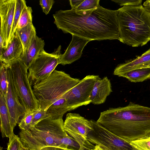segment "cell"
<instances>
[{
    "mask_svg": "<svg viewBox=\"0 0 150 150\" xmlns=\"http://www.w3.org/2000/svg\"><path fill=\"white\" fill-rule=\"evenodd\" d=\"M118 10L99 6L95 9L60 10L53 15L54 23L64 33L90 40H118Z\"/></svg>",
    "mask_w": 150,
    "mask_h": 150,
    "instance_id": "cell-1",
    "label": "cell"
},
{
    "mask_svg": "<svg viewBox=\"0 0 150 150\" xmlns=\"http://www.w3.org/2000/svg\"><path fill=\"white\" fill-rule=\"evenodd\" d=\"M97 122L129 143L150 134V108L130 102L100 113Z\"/></svg>",
    "mask_w": 150,
    "mask_h": 150,
    "instance_id": "cell-2",
    "label": "cell"
},
{
    "mask_svg": "<svg viewBox=\"0 0 150 150\" xmlns=\"http://www.w3.org/2000/svg\"><path fill=\"white\" fill-rule=\"evenodd\" d=\"M62 118L44 119L27 130H21L20 138L30 150L56 147L66 150H80V146L64 130Z\"/></svg>",
    "mask_w": 150,
    "mask_h": 150,
    "instance_id": "cell-3",
    "label": "cell"
},
{
    "mask_svg": "<svg viewBox=\"0 0 150 150\" xmlns=\"http://www.w3.org/2000/svg\"><path fill=\"white\" fill-rule=\"evenodd\" d=\"M119 40L132 47L150 41V12L142 5L124 6L117 10Z\"/></svg>",
    "mask_w": 150,
    "mask_h": 150,
    "instance_id": "cell-4",
    "label": "cell"
},
{
    "mask_svg": "<svg viewBox=\"0 0 150 150\" xmlns=\"http://www.w3.org/2000/svg\"><path fill=\"white\" fill-rule=\"evenodd\" d=\"M64 71L54 70L46 79L33 86V93L41 110L47 108L80 81Z\"/></svg>",
    "mask_w": 150,
    "mask_h": 150,
    "instance_id": "cell-5",
    "label": "cell"
},
{
    "mask_svg": "<svg viewBox=\"0 0 150 150\" xmlns=\"http://www.w3.org/2000/svg\"><path fill=\"white\" fill-rule=\"evenodd\" d=\"M11 73L13 85L21 104L26 111H35L39 108L28 76V68L19 59L8 64Z\"/></svg>",
    "mask_w": 150,
    "mask_h": 150,
    "instance_id": "cell-6",
    "label": "cell"
},
{
    "mask_svg": "<svg viewBox=\"0 0 150 150\" xmlns=\"http://www.w3.org/2000/svg\"><path fill=\"white\" fill-rule=\"evenodd\" d=\"M61 48L60 45L51 53H48L44 50L33 61L28 68V73L31 86L47 78L55 70L59 64Z\"/></svg>",
    "mask_w": 150,
    "mask_h": 150,
    "instance_id": "cell-7",
    "label": "cell"
},
{
    "mask_svg": "<svg viewBox=\"0 0 150 150\" xmlns=\"http://www.w3.org/2000/svg\"><path fill=\"white\" fill-rule=\"evenodd\" d=\"M64 128L67 134L80 146V150H92L95 145L87 139V136L92 129L90 120L76 113H68L63 123Z\"/></svg>",
    "mask_w": 150,
    "mask_h": 150,
    "instance_id": "cell-8",
    "label": "cell"
},
{
    "mask_svg": "<svg viewBox=\"0 0 150 150\" xmlns=\"http://www.w3.org/2000/svg\"><path fill=\"white\" fill-rule=\"evenodd\" d=\"M92 129L88 133V141L109 150H136L130 143L108 131L94 120H90Z\"/></svg>",
    "mask_w": 150,
    "mask_h": 150,
    "instance_id": "cell-9",
    "label": "cell"
},
{
    "mask_svg": "<svg viewBox=\"0 0 150 150\" xmlns=\"http://www.w3.org/2000/svg\"><path fill=\"white\" fill-rule=\"evenodd\" d=\"M100 78L98 75H87L62 96L67 100L69 111L91 103L92 91L96 81Z\"/></svg>",
    "mask_w": 150,
    "mask_h": 150,
    "instance_id": "cell-10",
    "label": "cell"
},
{
    "mask_svg": "<svg viewBox=\"0 0 150 150\" xmlns=\"http://www.w3.org/2000/svg\"><path fill=\"white\" fill-rule=\"evenodd\" d=\"M16 0H0V34L6 49L11 39Z\"/></svg>",
    "mask_w": 150,
    "mask_h": 150,
    "instance_id": "cell-11",
    "label": "cell"
},
{
    "mask_svg": "<svg viewBox=\"0 0 150 150\" xmlns=\"http://www.w3.org/2000/svg\"><path fill=\"white\" fill-rule=\"evenodd\" d=\"M8 90L6 95L5 98L10 117L12 127L13 129L19 122L20 118L25 112L26 110L21 103L16 93L11 71L8 66Z\"/></svg>",
    "mask_w": 150,
    "mask_h": 150,
    "instance_id": "cell-12",
    "label": "cell"
},
{
    "mask_svg": "<svg viewBox=\"0 0 150 150\" xmlns=\"http://www.w3.org/2000/svg\"><path fill=\"white\" fill-rule=\"evenodd\" d=\"M72 39L65 52L60 55L59 64H70L81 57L82 51L90 40L72 35Z\"/></svg>",
    "mask_w": 150,
    "mask_h": 150,
    "instance_id": "cell-13",
    "label": "cell"
},
{
    "mask_svg": "<svg viewBox=\"0 0 150 150\" xmlns=\"http://www.w3.org/2000/svg\"><path fill=\"white\" fill-rule=\"evenodd\" d=\"M112 92L111 84L108 77L100 78L96 81L92 91L91 103L94 105L104 103Z\"/></svg>",
    "mask_w": 150,
    "mask_h": 150,
    "instance_id": "cell-14",
    "label": "cell"
},
{
    "mask_svg": "<svg viewBox=\"0 0 150 150\" xmlns=\"http://www.w3.org/2000/svg\"><path fill=\"white\" fill-rule=\"evenodd\" d=\"M23 52L21 40L15 33L13 38L8 44L6 49L0 52V61L6 64L20 59Z\"/></svg>",
    "mask_w": 150,
    "mask_h": 150,
    "instance_id": "cell-15",
    "label": "cell"
},
{
    "mask_svg": "<svg viewBox=\"0 0 150 150\" xmlns=\"http://www.w3.org/2000/svg\"><path fill=\"white\" fill-rule=\"evenodd\" d=\"M150 63V48L135 59L118 65L115 69L113 74L119 76L121 74L130 70L142 68Z\"/></svg>",
    "mask_w": 150,
    "mask_h": 150,
    "instance_id": "cell-16",
    "label": "cell"
},
{
    "mask_svg": "<svg viewBox=\"0 0 150 150\" xmlns=\"http://www.w3.org/2000/svg\"><path fill=\"white\" fill-rule=\"evenodd\" d=\"M45 45L44 40L36 35L31 40L27 50L22 54L19 59L28 68L41 52L44 50Z\"/></svg>",
    "mask_w": 150,
    "mask_h": 150,
    "instance_id": "cell-17",
    "label": "cell"
},
{
    "mask_svg": "<svg viewBox=\"0 0 150 150\" xmlns=\"http://www.w3.org/2000/svg\"><path fill=\"white\" fill-rule=\"evenodd\" d=\"M0 128L3 137L11 139L14 134L4 96L0 93Z\"/></svg>",
    "mask_w": 150,
    "mask_h": 150,
    "instance_id": "cell-18",
    "label": "cell"
},
{
    "mask_svg": "<svg viewBox=\"0 0 150 150\" xmlns=\"http://www.w3.org/2000/svg\"><path fill=\"white\" fill-rule=\"evenodd\" d=\"M69 111L67 100L62 97L51 105L47 109L46 114L47 118L59 119Z\"/></svg>",
    "mask_w": 150,
    "mask_h": 150,
    "instance_id": "cell-19",
    "label": "cell"
},
{
    "mask_svg": "<svg viewBox=\"0 0 150 150\" xmlns=\"http://www.w3.org/2000/svg\"><path fill=\"white\" fill-rule=\"evenodd\" d=\"M15 33L21 42L24 53L28 48L30 42L36 35V29L32 23L21 28H17Z\"/></svg>",
    "mask_w": 150,
    "mask_h": 150,
    "instance_id": "cell-20",
    "label": "cell"
},
{
    "mask_svg": "<svg viewBox=\"0 0 150 150\" xmlns=\"http://www.w3.org/2000/svg\"><path fill=\"white\" fill-rule=\"evenodd\" d=\"M119 76L126 78L132 82H142L150 78V68L132 70L121 74Z\"/></svg>",
    "mask_w": 150,
    "mask_h": 150,
    "instance_id": "cell-21",
    "label": "cell"
},
{
    "mask_svg": "<svg viewBox=\"0 0 150 150\" xmlns=\"http://www.w3.org/2000/svg\"><path fill=\"white\" fill-rule=\"evenodd\" d=\"M0 93L5 97L7 94L8 86V64L0 61Z\"/></svg>",
    "mask_w": 150,
    "mask_h": 150,
    "instance_id": "cell-22",
    "label": "cell"
},
{
    "mask_svg": "<svg viewBox=\"0 0 150 150\" xmlns=\"http://www.w3.org/2000/svg\"><path fill=\"white\" fill-rule=\"evenodd\" d=\"M32 13L31 7L26 6L24 8L19 19L17 28H23L32 23Z\"/></svg>",
    "mask_w": 150,
    "mask_h": 150,
    "instance_id": "cell-23",
    "label": "cell"
},
{
    "mask_svg": "<svg viewBox=\"0 0 150 150\" xmlns=\"http://www.w3.org/2000/svg\"><path fill=\"white\" fill-rule=\"evenodd\" d=\"M26 6V1H25L24 0H16V10L12 30L11 40L13 38L15 33L18 22L21 12L24 8Z\"/></svg>",
    "mask_w": 150,
    "mask_h": 150,
    "instance_id": "cell-24",
    "label": "cell"
},
{
    "mask_svg": "<svg viewBox=\"0 0 150 150\" xmlns=\"http://www.w3.org/2000/svg\"><path fill=\"white\" fill-rule=\"evenodd\" d=\"M35 111L25 112L18 123L21 130H27L30 127Z\"/></svg>",
    "mask_w": 150,
    "mask_h": 150,
    "instance_id": "cell-25",
    "label": "cell"
},
{
    "mask_svg": "<svg viewBox=\"0 0 150 150\" xmlns=\"http://www.w3.org/2000/svg\"><path fill=\"white\" fill-rule=\"evenodd\" d=\"M136 150H150V139L147 138L140 139L129 142Z\"/></svg>",
    "mask_w": 150,
    "mask_h": 150,
    "instance_id": "cell-26",
    "label": "cell"
},
{
    "mask_svg": "<svg viewBox=\"0 0 150 150\" xmlns=\"http://www.w3.org/2000/svg\"><path fill=\"white\" fill-rule=\"evenodd\" d=\"M24 146L20 137L14 134L9 139L7 150H21Z\"/></svg>",
    "mask_w": 150,
    "mask_h": 150,
    "instance_id": "cell-27",
    "label": "cell"
},
{
    "mask_svg": "<svg viewBox=\"0 0 150 150\" xmlns=\"http://www.w3.org/2000/svg\"><path fill=\"white\" fill-rule=\"evenodd\" d=\"M99 0H84L76 9L87 10L95 9L100 6Z\"/></svg>",
    "mask_w": 150,
    "mask_h": 150,
    "instance_id": "cell-28",
    "label": "cell"
},
{
    "mask_svg": "<svg viewBox=\"0 0 150 150\" xmlns=\"http://www.w3.org/2000/svg\"><path fill=\"white\" fill-rule=\"evenodd\" d=\"M47 118V117L46 114V111L41 110L39 108L35 112L30 127Z\"/></svg>",
    "mask_w": 150,
    "mask_h": 150,
    "instance_id": "cell-29",
    "label": "cell"
},
{
    "mask_svg": "<svg viewBox=\"0 0 150 150\" xmlns=\"http://www.w3.org/2000/svg\"><path fill=\"white\" fill-rule=\"evenodd\" d=\"M120 5V6H137L142 5V0H112Z\"/></svg>",
    "mask_w": 150,
    "mask_h": 150,
    "instance_id": "cell-30",
    "label": "cell"
},
{
    "mask_svg": "<svg viewBox=\"0 0 150 150\" xmlns=\"http://www.w3.org/2000/svg\"><path fill=\"white\" fill-rule=\"evenodd\" d=\"M39 3L43 12L47 15L52 8L54 1L53 0H40Z\"/></svg>",
    "mask_w": 150,
    "mask_h": 150,
    "instance_id": "cell-31",
    "label": "cell"
},
{
    "mask_svg": "<svg viewBox=\"0 0 150 150\" xmlns=\"http://www.w3.org/2000/svg\"><path fill=\"white\" fill-rule=\"evenodd\" d=\"M84 0H70L69 1L71 9L76 8Z\"/></svg>",
    "mask_w": 150,
    "mask_h": 150,
    "instance_id": "cell-32",
    "label": "cell"
},
{
    "mask_svg": "<svg viewBox=\"0 0 150 150\" xmlns=\"http://www.w3.org/2000/svg\"><path fill=\"white\" fill-rule=\"evenodd\" d=\"M40 150H66L63 148L56 147H52V146H49L47 147L43 148H42Z\"/></svg>",
    "mask_w": 150,
    "mask_h": 150,
    "instance_id": "cell-33",
    "label": "cell"
},
{
    "mask_svg": "<svg viewBox=\"0 0 150 150\" xmlns=\"http://www.w3.org/2000/svg\"><path fill=\"white\" fill-rule=\"evenodd\" d=\"M4 49H5L4 42L1 35L0 34V52Z\"/></svg>",
    "mask_w": 150,
    "mask_h": 150,
    "instance_id": "cell-34",
    "label": "cell"
},
{
    "mask_svg": "<svg viewBox=\"0 0 150 150\" xmlns=\"http://www.w3.org/2000/svg\"><path fill=\"white\" fill-rule=\"evenodd\" d=\"M144 7L150 12V0L145 1L143 4Z\"/></svg>",
    "mask_w": 150,
    "mask_h": 150,
    "instance_id": "cell-35",
    "label": "cell"
},
{
    "mask_svg": "<svg viewBox=\"0 0 150 150\" xmlns=\"http://www.w3.org/2000/svg\"><path fill=\"white\" fill-rule=\"evenodd\" d=\"M92 150H109L108 149L103 148L100 146L95 145L94 149Z\"/></svg>",
    "mask_w": 150,
    "mask_h": 150,
    "instance_id": "cell-36",
    "label": "cell"
},
{
    "mask_svg": "<svg viewBox=\"0 0 150 150\" xmlns=\"http://www.w3.org/2000/svg\"><path fill=\"white\" fill-rule=\"evenodd\" d=\"M21 150H30V149L27 147L25 146H23L21 149Z\"/></svg>",
    "mask_w": 150,
    "mask_h": 150,
    "instance_id": "cell-37",
    "label": "cell"
},
{
    "mask_svg": "<svg viewBox=\"0 0 150 150\" xmlns=\"http://www.w3.org/2000/svg\"><path fill=\"white\" fill-rule=\"evenodd\" d=\"M150 68V63L144 66L142 68Z\"/></svg>",
    "mask_w": 150,
    "mask_h": 150,
    "instance_id": "cell-38",
    "label": "cell"
},
{
    "mask_svg": "<svg viewBox=\"0 0 150 150\" xmlns=\"http://www.w3.org/2000/svg\"><path fill=\"white\" fill-rule=\"evenodd\" d=\"M145 138H147L150 139V134Z\"/></svg>",
    "mask_w": 150,
    "mask_h": 150,
    "instance_id": "cell-39",
    "label": "cell"
},
{
    "mask_svg": "<svg viewBox=\"0 0 150 150\" xmlns=\"http://www.w3.org/2000/svg\"><path fill=\"white\" fill-rule=\"evenodd\" d=\"M0 150H3V148L1 147H0Z\"/></svg>",
    "mask_w": 150,
    "mask_h": 150,
    "instance_id": "cell-40",
    "label": "cell"
}]
</instances>
